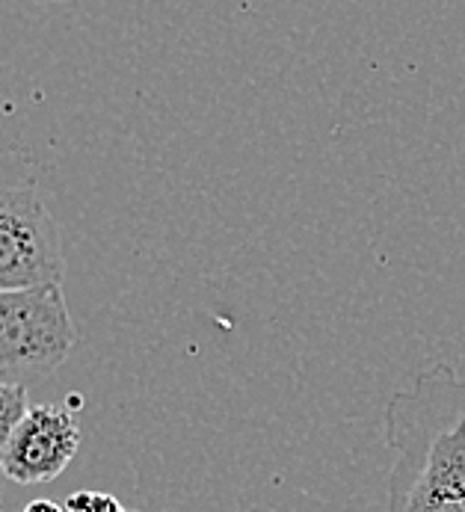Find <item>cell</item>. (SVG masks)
I'll return each instance as SVG.
<instances>
[{
	"mask_svg": "<svg viewBox=\"0 0 465 512\" xmlns=\"http://www.w3.org/2000/svg\"><path fill=\"white\" fill-rule=\"evenodd\" d=\"M386 441V512H465V376L433 365L391 394Z\"/></svg>",
	"mask_w": 465,
	"mask_h": 512,
	"instance_id": "6da1fadb",
	"label": "cell"
},
{
	"mask_svg": "<svg viewBox=\"0 0 465 512\" xmlns=\"http://www.w3.org/2000/svg\"><path fill=\"white\" fill-rule=\"evenodd\" d=\"M78 344L63 288L0 293V382L30 388L48 379Z\"/></svg>",
	"mask_w": 465,
	"mask_h": 512,
	"instance_id": "7a4b0ae2",
	"label": "cell"
},
{
	"mask_svg": "<svg viewBox=\"0 0 465 512\" xmlns=\"http://www.w3.org/2000/svg\"><path fill=\"white\" fill-rule=\"evenodd\" d=\"M66 252L36 187H0V293L63 288Z\"/></svg>",
	"mask_w": 465,
	"mask_h": 512,
	"instance_id": "3957f363",
	"label": "cell"
},
{
	"mask_svg": "<svg viewBox=\"0 0 465 512\" xmlns=\"http://www.w3.org/2000/svg\"><path fill=\"white\" fill-rule=\"evenodd\" d=\"M80 450V424L66 406H30L3 453L0 471L18 486L57 480Z\"/></svg>",
	"mask_w": 465,
	"mask_h": 512,
	"instance_id": "277c9868",
	"label": "cell"
},
{
	"mask_svg": "<svg viewBox=\"0 0 465 512\" xmlns=\"http://www.w3.org/2000/svg\"><path fill=\"white\" fill-rule=\"evenodd\" d=\"M27 388L21 385H3L0 382V462L3 453L9 447V439L15 433V427L21 424V418L27 415Z\"/></svg>",
	"mask_w": 465,
	"mask_h": 512,
	"instance_id": "5b68a950",
	"label": "cell"
},
{
	"mask_svg": "<svg viewBox=\"0 0 465 512\" xmlns=\"http://www.w3.org/2000/svg\"><path fill=\"white\" fill-rule=\"evenodd\" d=\"M66 510L69 512H128L113 495H107V492H89V489H83V492H75L72 498H69V504H66Z\"/></svg>",
	"mask_w": 465,
	"mask_h": 512,
	"instance_id": "8992f818",
	"label": "cell"
},
{
	"mask_svg": "<svg viewBox=\"0 0 465 512\" xmlns=\"http://www.w3.org/2000/svg\"><path fill=\"white\" fill-rule=\"evenodd\" d=\"M21 512H66L60 504H54V501H48V498H36V501H30L27 507Z\"/></svg>",
	"mask_w": 465,
	"mask_h": 512,
	"instance_id": "52a82bcc",
	"label": "cell"
},
{
	"mask_svg": "<svg viewBox=\"0 0 465 512\" xmlns=\"http://www.w3.org/2000/svg\"><path fill=\"white\" fill-rule=\"evenodd\" d=\"M57 3H63V0H57Z\"/></svg>",
	"mask_w": 465,
	"mask_h": 512,
	"instance_id": "ba28073f",
	"label": "cell"
},
{
	"mask_svg": "<svg viewBox=\"0 0 465 512\" xmlns=\"http://www.w3.org/2000/svg\"><path fill=\"white\" fill-rule=\"evenodd\" d=\"M128 512H131V510H128Z\"/></svg>",
	"mask_w": 465,
	"mask_h": 512,
	"instance_id": "9c48e42d",
	"label": "cell"
}]
</instances>
